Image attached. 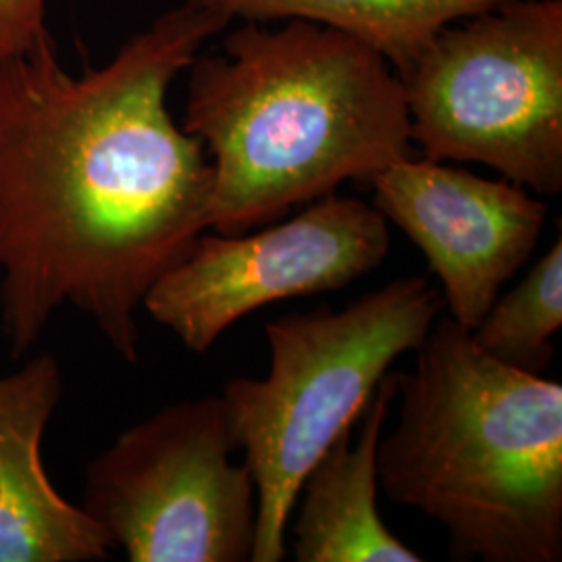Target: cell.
<instances>
[{
    "label": "cell",
    "mask_w": 562,
    "mask_h": 562,
    "mask_svg": "<svg viewBox=\"0 0 562 562\" xmlns=\"http://www.w3.org/2000/svg\"><path fill=\"white\" fill-rule=\"evenodd\" d=\"M373 206L422 250L443 306L473 329L533 255L548 209L527 188L442 161L402 157L373 180Z\"/></svg>",
    "instance_id": "obj_8"
},
{
    "label": "cell",
    "mask_w": 562,
    "mask_h": 562,
    "mask_svg": "<svg viewBox=\"0 0 562 562\" xmlns=\"http://www.w3.org/2000/svg\"><path fill=\"white\" fill-rule=\"evenodd\" d=\"M188 71L181 127L213 165L209 227L238 236L411 155L401 78L336 27L244 21Z\"/></svg>",
    "instance_id": "obj_2"
},
{
    "label": "cell",
    "mask_w": 562,
    "mask_h": 562,
    "mask_svg": "<svg viewBox=\"0 0 562 562\" xmlns=\"http://www.w3.org/2000/svg\"><path fill=\"white\" fill-rule=\"evenodd\" d=\"M46 4L48 0H0V60L30 53L50 34Z\"/></svg>",
    "instance_id": "obj_13"
},
{
    "label": "cell",
    "mask_w": 562,
    "mask_h": 562,
    "mask_svg": "<svg viewBox=\"0 0 562 562\" xmlns=\"http://www.w3.org/2000/svg\"><path fill=\"white\" fill-rule=\"evenodd\" d=\"M229 21L178 2L81 76L53 34L0 60V329L27 355L71 306L140 359L150 288L209 229L213 165L167 109Z\"/></svg>",
    "instance_id": "obj_1"
},
{
    "label": "cell",
    "mask_w": 562,
    "mask_h": 562,
    "mask_svg": "<svg viewBox=\"0 0 562 562\" xmlns=\"http://www.w3.org/2000/svg\"><path fill=\"white\" fill-rule=\"evenodd\" d=\"M392 248L373 202L323 196L255 234H202L146 294L142 311L192 352L267 304L336 292L382 267Z\"/></svg>",
    "instance_id": "obj_7"
},
{
    "label": "cell",
    "mask_w": 562,
    "mask_h": 562,
    "mask_svg": "<svg viewBox=\"0 0 562 562\" xmlns=\"http://www.w3.org/2000/svg\"><path fill=\"white\" fill-rule=\"evenodd\" d=\"M398 78L425 159L561 194L562 0H506L450 23Z\"/></svg>",
    "instance_id": "obj_5"
},
{
    "label": "cell",
    "mask_w": 562,
    "mask_h": 562,
    "mask_svg": "<svg viewBox=\"0 0 562 562\" xmlns=\"http://www.w3.org/2000/svg\"><path fill=\"white\" fill-rule=\"evenodd\" d=\"M223 20L313 21L375 46L398 74L450 23L506 0H178Z\"/></svg>",
    "instance_id": "obj_11"
},
{
    "label": "cell",
    "mask_w": 562,
    "mask_h": 562,
    "mask_svg": "<svg viewBox=\"0 0 562 562\" xmlns=\"http://www.w3.org/2000/svg\"><path fill=\"white\" fill-rule=\"evenodd\" d=\"M65 394L50 352L0 375V562H101L113 546L69 503L42 461V442Z\"/></svg>",
    "instance_id": "obj_9"
},
{
    "label": "cell",
    "mask_w": 562,
    "mask_h": 562,
    "mask_svg": "<svg viewBox=\"0 0 562 562\" xmlns=\"http://www.w3.org/2000/svg\"><path fill=\"white\" fill-rule=\"evenodd\" d=\"M427 278H398L346 304L283 315L265 325L269 373L225 385L236 448L257 485L252 562L288 557V521L308 469L359 422L375 387L442 315Z\"/></svg>",
    "instance_id": "obj_4"
},
{
    "label": "cell",
    "mask_w": 562,
    "mask_h": 562,
    "mask_svg": "<svg viewBox=\"0 0 562 562\" xmlns=\"http://www.w3.org/2000/svg\"><path fill=\"white\" fill-rule=\"evenodd\" d=\"M396 373H387L350 425L302 480L294 521L299 562H419L378 510V446L396 402Z\"/></svg>",
    "instance_id": "obj_10"
},
{
    "label": "cell",
    "mask_w": 562,
    "mask_h": 562,
    "mask_svg": "<svg viewBox=\"0 0 562 562\" xmlns=\"http://www.w3.org/2000/svg\"><path fill=\"white\" fill-rule=\"evenodd\" d=\"M562 325L561 236L536 262L521 283L498 296L471 329L490 357L529 373H542L552 361V338Z\"/></svg>",
    "instance_id": "obj_12"
},
{
    "label": "cell",
    "mask_w": 562,
    "mask_h": 562,
    "mask_svg": "<svg viewBox=\"0 0 562 562\" xmlns=\"http://www.w3.org/2000/svg\"><path fill=\"white\" fill-rule=\"evenodd\" d=\"M413 352L378 446L383 494L440 522L459 559L561 561L562 383L490 357L442 315Z\"/></svg>",
    "instance_id": "obj_3"
},
{
    "label": "cell",
    "mask_w": 562,
    "mask_h": 562,
    "mask_svg": "<svg viewBox=\"0 0 562 562\" xmlns=\"http://www.w3.org/2000/svg\"><path fill=\"white\" fill-rule=\"evenodd\" d=\"M222 396L165 404L86 467L81 508L132 562H246L257 485Z\"/></svg>",
    "instance_id": "obj_6"
}]
</instances>
